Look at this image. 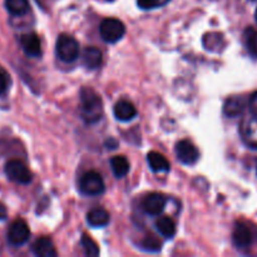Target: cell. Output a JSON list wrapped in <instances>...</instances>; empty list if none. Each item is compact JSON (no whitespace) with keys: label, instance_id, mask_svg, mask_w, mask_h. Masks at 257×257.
Listing matches in <instances>:
<instances>
[{"label":"cell","instance_id":"20","mask_svg":"<svg viewBox=\"0 0 257 257\" xmlns=\"http://www.w3.org/2000/svg\"><path fill=\"white\" fill-rule=\"evenodd\" d=\"M5 8L12 15L20 17L28 13L29 2L28 0H5Z\"/></svg>","mask_w":257,"mask_h":257},{"label":"cell","instance_id":"19","mask_svg":"<svg viewBox=\"0 0 257 257\" xmlns=\"http://www.w3.org/2000/svg\"><path fill=\"white\" fill-rule=\"evenodd\" d=\"M243 43L252 58L257 57V30L255 28L248 27L243 32Z\"/></svg>","mask_w":257,"mask_h":257},{"label":"cell","instance_id":"22","mask_svg":"<svg viewBox=\"0 0 257 257\" xmlns=\"http://www.w3.org/2000/svg\"><path fill=\"white\" fill-rule=\"evenodd\" d=\"M82 246L84 248L85 255L89 257H97L99 255V247H98L97 243L94 242L90 236H88L87 233H83L82 237Z\"/></svg>","mask_w":257,"mask_h":257},{"label":"cell","instance_id":"11","mask_svg":"<svg viewBox=\"0 0 257 257\" xmlns=\"http://www.w3.org/2000/svg\"><path fill=\"white\" fill-rule=\"evenodd\" d=\"M232 240L236 247L246 248L252 243L253 236L250 228H248L245 223L237 222L236 223L235 228H233Z\"/></svg>","mask_w":257,"mask_h":257},{"label":"cell","instance_id":"21","mask_svg":"<svg viewBox=\"0 0 257 257\" xmlns=\"http://www.w3.org/2000/svg\"><path fill=\"white\" fill-rule=\"evenodd\" d=\"M156 227L158 232L166 238H172L176 235V223L170 217H161L156 222Z\"/></svg>","mask_w":257,"mask_h":257},{"label":"cell","instance_id":"18","mask_svg":"<svg viewBox=\"0 0 257 257\" xmlns=\"http://www.w3.org/2000/svg\"><path fill=\"white\" fill-rule=\"evenodd\" d=\"M110 166L115 177L122 178L130 172V162L124 156H115L110 160Z\"/></svg>","mask_w":257,"mask_h":257},{"label":"cell","instance_id":"6","mask_svg":"<svg viewBox=\"0 0 257 257\" xmlns=\"http://www.w3.org/2000/svg\"><path fill=\"white\" fill-rule=\"evenodd\" d=\"M30 230L24 220H17L8 230V241L13 246H22L29 240Z\"/></svg>","mask_w":257,"mask_h":257},{"label":"cell","instance_id":"8","mask_svg":"<svg viewBox=\"0 0 257 257\" xmlns=\"http://www.w3.org/2000/svg\"><path fill=\"white\" fill-rule=\"evenodd\" d=\"M142 206L143 210H145V212L147 213V215L158 216L160 213H162L163 210H165L166 197L162 193H150V195L145 197Z\"/></svg>","mask_w":257,"mask_h":257},{"label":"cell","instance_id":"1","mask_svg":"<svg viewBox=\"0 0 257 257\" xmlns=\"http://www.w3.org/2000/svg\"><path fill=\"white\" fill-rule=\"evenodd\" d=\"M80 114L88 124L97 123L102 118V99L92 88H83L80 90Z\"/></svg>","mask_w":257,"mask_h":257},{"label":"cell","instance_id":"17","mask_svg":"<svg viewBox=\"0 0 257 257\" xmlns=\"http://www.w3.org/2000/svg\"><path fill=\"white\" fill-rule=\"evenodd\" d=\"M147 161L150 167L155 172H168L171 168L170 162L163 155L158 152H150L147 156Z\"/></svg>","mask_w":257,"mask_h":257},{"label":"cell","instance_id":"10","mask_svg":"<svg viewBox=\"0 0 257 257\" xmlns=\"http://www.w3.org/2000/svg\"><path fill=\"white\" fill-rule=\"evenodd\" d=\"M20 44L28 57L37 58L42 55V43L35 33H28L20 37Z\"/></svg>","mask_w":257,"mask_h":257},{"label":"cell","instance_id":"13","mask_svg":"<svg viewBox=\"0 0 257 257\" xmlns=\"http://www.w3.org/2000/svg\"><path fill=\"white\" fill-rule=\"evenodd\" d=\"M114 115L118 120L128 122V120H132L137 115V109L128 100H119L114 105Z\"/></svg>","mask_w":257,"mask_h":257},{"label":"cell","instance_id":"26","mask_svg":"<svg viewBox=\"0 0 257 257\" xmlns=\"http://www.w3.org/2000/svg\"><path fill=\"white\" fill-rule=\"evenodd\" d=\"M250 110L253 115L257 117V92L253 93L250 99Z\"/></svg>","mask_w":257,"mask_h":257},{"label":"cell","instance_id":"23","mask_svg":"<svg viewBox=\"0 0 257 257\" xmlns=\"http://www.w3.org/2000/svg\"><path fill=\"white\" fill-rule=\"evenodd\" d=\"M171 0H137V4L143 10H152L157 8L165 7Z\"/></svg>","mask_w":257,"mask_h":257},{"label":"cell","instance_id":"12","mask_svg":"<svg viewBox=\"0 0 257 257\" xmlns=\"http://www.w3.org/2000/svg\"><path fill=\"white\" fill-rule=\"evenodd\" d=\"M246 100L242 97L228 98L223 105V114L228 118H236L241 115L245 110Z\"/></svg>","mask_w":257,"mask_h":257},{"label":"cell","instance_id":"14","mask_svg":"<svg viewBox=\"0 0 257 257\" xmlns=\"http://www.w3.org/2000/svg\"><path fill=\"white\" fill-rule=\"evenodd\" d=\"M33 252L40 257H55L58 255L49 237H40L33 245Z\"/></svg>","mask_w":257,"mask_h":257},{"label":"cell","instance_id":"5","mask_svg":"<svg viewBox=\"0 0 257 257\" xmlns=\"http://www.w3.org/2000/svg\"><path fill=\"white\" fill-rule=\"evenodd\" d=\"M5 175L13 182L20 183V185H29L32 182V172L28 170L27 166L19 160H12L5 165Z\"/></svg>","mask_w":257,"mask_h":257},{"label":"cell","instance_id":"16","mask_svg":"<svg viewBox=\"0 0 257 257\" xmlns=\"http://www.w3.org/2000/svg\"><path fill=\"white\" fill-rule=\"evenodd\" d=\"M102 52L98 48L89 47L84 49L82 55V62L88 69H97L102 64Z\"/></svg>","mask_w":257,"mask_h":257},{"label":"cell","instance_id":"29","mask_svg":"<svg viewBox=\"0 0 257 257\" xmlns=\"http://www.w3.org/2000/svg\"><path fill=\"white\" fill-rule=\"evenodd\" d=\"M256 20H257V9H256Z\"/></svg>","mask_w":257,"mask_h":257},{"label":"cell","instance_id":"9","mask_svg":"<svg viewBox=\"0 0 257 257\" xmlns=\"http://www.w3.org/2000/svg\"><path fill=\"white\" fill-rule=\"evenodd\" d=\"M241 135H242L243 141L251 148H257V117L251 115V117L245 118L241 124Z\"/></svg>","mask_w":257,"mask_h":257},{"label":"cell","instance_id":"2","mask_svg":"<svg viewBox=\"0 0 257 257\" xmlns=\"http://www.w3.org/2000/svg\"><path fill=\"white\" fill-rule=\"evenodd\" d=\"M58 58L65 63L74 62L79 57V44L73 37L68 34L59 35L55 47Z\"/></svg>","mask_w":257,"mask_h":257},{"label":"cell","instance_id":"24","mask_svg":"<svg viewBox=\"0 0 257 257\" xmlns=\"http://www.w3.org/2000/svg\"><path fill=\"white\" fill-rule=\"evenodd\" d=\"M161 242L155 238L153 236H148L145 240L142 241V248L146 251H150V252H158L161 251Z\"/></svg>","mask_w":257,"mask_h":257},{"label":"cell","instance_id":"7","mask_svg":"<svg viewBox=\"0 0 257 257\" xmlns=\"http://www.w3.org/2000/svg\"><path fill=\"white\" fill-rule=\"evenodd\" d=\"M176 156L178 161L183 165L192 166L198 161L200 153L192 142L187 140H182L176 145Z\"/></svg>","mask_w":257,"mask_h":257},{"label":"cell","instance_id":"25","mask_svg":"<svg viewBox=\"0 0 257 257\" xmlns=\"http://www.w3.org/2000/svg\"><path fill=\"white\" fill-rule=\"evenodd\" d=\"M8 89V77L3 72H0V95Z\"/></svg>","mask_w":257,"mask_h":257},{"label":"cell","instance_id":"27","mask_svg":"<svg viewBox=\"0 0 257 257\" xmlns=\"http://www.w3.org/2000/svg\"><path fill=\"white\" fill-rule=\"evenodd\" d=\"M7 216H8L7 207H5V206L0 202V221L5 220V218H7Z\"/></svg>","mask_w":257,"mask_h":257},{"label":"cell","instance_id":"3","mask_svg":"<svg viewBox=\"0 0 257 257\" xmlns=\"http://www.w3.org/2000/svg\"><path fill=\"white\" fill-rule=\"evenodd\" d=\"M100 37L107 43H115L123 38L125 33V27L120 20L115 18L104 19L99 25Z\"/></svg>","mask_w":257,"mask_h":257},{"label":"cell","instance_id":"15","mask_svg":"<svg viewBox=\"0 0 257 257\" xmlns=\"http://www.w3.org/2000/svg\"><path fill=\"white\" fill-rule=\"evenodd\" d=\"M109 213L104 208L95 207L90 210L87 215V222L92 227H104L109 223Z\"/></svg>","mask_w":257,"mask_h":257},{"label":"cell","instance_id":"4","mask_svg":"<svg viewBox=\"0 0 257 257\" xmlns=\"http://www.w3.org/2000/svg\"><path fill=\"white\" fill-rule=\"evenodd\" d=\"M80 192L85 196H99L104 192V181L95 171L84 173L79 182Z\"/></svg>","mask_w":257,"mask_h":257},{"label":"cell","instance_id":"28","mask_svg":"<svg viewBox=\"0 0 257 257\" xmlns=\"http://www.w3.org/2000/svg\"><path fill=\"white\" fill-rule=\"evenodd\" d=\"M105 2H113V0H105Z\"/></svg>","mask_w":257,"mask_h":257}]
</instances>
